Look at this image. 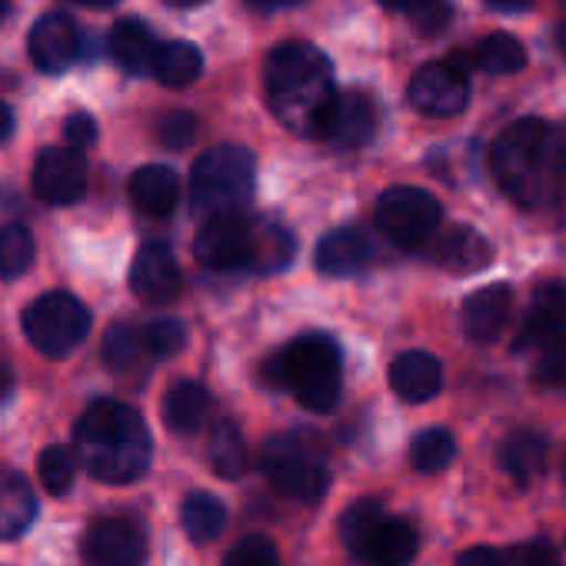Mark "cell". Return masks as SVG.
I'll return each instance as SVG.
<instances>
[{
	"instance_id": "obj_25",
	"label": "cell",
	"mask_w": 566,
	"mask_h": 566,
	"mask_svg": "<svg viewBox=\"0 0 566 566\" xmlns=\"http://www.w3.org/2000/svg\"><path fill=\"white\" fill-rule=\"evenodd\" d=\"M38 516V496L21 473H0V539H18Z\"/></svg>"
},
{
	"instance_id": "obj_7",
	"label": "cell",
	"mask_w": 566,
	"mask_h": 566,
	"mask_svg": "<svg viewBox=\"0 0 566 566\" xmlns=\"http://www.w3.org/2000/svg\"><path fill=\"white\" fill-rule=\"evenodd\" d=\"M260 467L266 480L297 503H317L331 490V467L317 437L304 430H287L266 440Z\"/></svg>"
},
{
	"instance_id": "obj_44",
	"label": "cell",
	"mask_w": 566,
	"mask_h": 566,
	"mask_svg": "<svg viewBox=\"0 0 566 566\" xmlns=\"http://www.w3.org/2000/svg\"><path fill=\"white\" fill-rule=\"evenodd\" d=\"M243 4L260 14H276V11H291V8L304 4V0H243Z\"/></svg>"
},
{
	"instance_id": "obj_4",
	"label": "cell",
	"mask_w": 566,
	"mask_h": 566,
	"mask_svg": "<svg viewBox=\"0 0 566 566\" xmlns=\"http://www.w3.org/2000/svg\"><path fill=\"white\" fill-rule=\"evenodd\" d=\"M297 253V240L287 227L273 220H253L237 213L207 217L193 237V256L217 273H280Z\"/></svg>"
},
{
	"instance_id": "obj_29",
	"label": "cell",
	"mask_w": 566,
	"mask_h": 566,
	"mask_svg": "<svg viewBox=\"0 0 566 566\" xmlns=\"http://www.w3.org/2000/svg\"><path fill=\"white\" fill-rule=\"evenodd\" d=\"M247 440H243V430L233 423V420H220L210 433V467L227 476V480H237L247 473Z\"/></svg>"
},
{
	"instance_id": "obj_1",
	"label": "cell",
	"mask_w": 566,
	"mask_h": 566,
	"mask_svg": "<svg viewBox=\"0 0 566 566\" xmlns=\"http://www.w3.org/2000/svg\"><path fill=\"white\" fill-rule=\"evenodd\" d=\"M490 170L516 207H553L566 193V130L539 117L510 124L490 150Z\"/></svg>"
},
{
	"instance_id": "obj_26",
	"label": "cell",
	"mask_w": 566,
	"mask_h": 566,
	"mask_svg": "<svg viewBox=\"0 0 566 566\" xmlns=\"http://www.w3.org/2000/svg\"><path fill=\"white\" fill-rule=\"evenodd\" d=\"M503 470L513 483L526 486L533 483L546 467V437L539 430H513L503 443Z\"/></svg>"
},
{
	"instance_id": "obj_33",
	"label": "cell",
	"mask_w": 566,
	"mask_h": 566,
	"mask_svg": "<svg viewBox=\"0 0 566 566\" xmlns=\"http://www.w3.org/2000/svg\"><path fill=\"white\" fill-rule=\"evenodd\" d=\"M476 67L486 74H520L526 67V51L510 34H490L476 44Z\"/></svg>"
},
{
	"instance_id": "obj_12",
	"label": "cell",
	"mask_w": 566,
	"mask_h": 566,
	"mask_svg": "<svg viewBox=\"0 0 566 566\" xmlns=\"http://www.w3.org/2000/svg\"><path fill=\"white\" fill-rule=\"evenodd\" d=\"M374 134H377L374 101L364 91H337L321 124V140L340 150H357V147H367Z\"/></svg>"
},
{
	"instance_id": "obj_11",
	"label": "cell",
	"mask_w": 566,
	"mask_h": 566,
	"mask_svg": "<svg viewBox=\"0 0 566 566\" xmlns=\"http://www.w3.org/2000/svg\"><path fill=\"white\" fill-rule=\"evenodd\" d=\"M34 190L44 203L71 207L87 193V164L77 147H48L34 164Z\"/></svg>"
},
{
	"instance_id": "obj_20",
	"label": "cell",
	"mask_w": 566,
	"mask_h": 566,
	"mask_svg": "<svg viewBox=\"0 0 566 566\" xmlns=\"http://www.w3.org/2000/svg\"><path fill=\"white\" fill-rule=\"evenodd\" d=\"M390 387L407 403H427L443 390V367L427 350H407L390 364Z\"/></svg>"
},
{
	"instance_id": "obj_51",
	"label": "cell",
	"mask_w": 566,
	"mask_h": 566,
	"mask_svg": "<svg viewBox=\"0 0 566 566\" xmlns=\"http://www.w3.org/2000/svg\"><path fill=\"white\" fill-rule=\"evenodd\" d=\"M4 11H8V0H0V18H4Z\"/></svg>"
},
{
	"instance_id": "obj_48",
	"label": "cell",
	"mask_w": 566,
	"mask_h": 566,
	"mask_svg": "<svg viewBox=\"0 0 566 566\" xmlns=\"http://www.w3.org/2000/svg\"><path fill=\"white\" fill-rule=\"evenodd\" d=\"M74 4H84V8H97V11H104V8H114L117 0H74Z\"/></svg>"
},
{
	"instance_id": "obj_21",
	"label": "cell",
	"mask_w": 566,
	"mask_h": 566,
	"mask_svg": "<svg viewBox=\"0 0 566 566\" xmlns=\"http://www.w3.org/2000/svg\"><path fill=\"white\" fill-rule=\"evenodd\" d=\"M160 41L154 38V31L137 21V18H124L111 28L107 38V51L114 57V64L130 74V77H147L154 71V57H157Z\"/></svg>"
},
{
	"instance_id": "obj_27",
	"label": "cell",
	"mask_w": 566,
	"mask_h": 566,
	"mask_svg": "<svg viewBox=\"0 0 566 566\" xmlns=\"http://www.w3.org/2000/svg\"><path fill=\"white\" fill-rule=\"evenodd\" d=\"M150 350L144 344V331H137L134 324H114L104 337V364L111 374L117 377H134L144 374L150 364Z\"/></svg>"
},
{
	"instance_id": "obj_22",
	"label": "cell",
	"mask_w": 566,
	"mask_h": 566,
	"mask_svg": "<svg viewBox=\"0 0 566 566\" xmlns=\"http://www.w3.org/2000/svg\"><path fill=\"white\" fill-rule=\"evenodd\" d=\"M420 536L417 526L403 516H380V523L374 526L367 549H364V563L370 566H407L417 556Z\"/></svg>"
},
{
	"instance_id": "obj_46",
	"label": "cell",
	"mask_w": 566,
	"mask_h": 566,
	"mask_svg": "<svg viewBox=\"0 0 566 566\" xmlns=\"http://www.w3.org/2000/svg\"><path fill=\"white\" fill-rule=\"evenodd\" d=\"M11 134H14V111L0 101V144H8Z\"/></svg>"
},
{
	"instance_id": "obj_50",
	"label": "cell",
	"mask_w": 566,
	"mask_h": 566,
	"mask_svg": "<svg viewBox=\"0 0 566 566\" xmlns=\"http://www.w3.org/2000/svg\"><path fill=\"white\" fill-rule=\"evenodd\" d=\"M380 4L390 8V11H407V8L413 4V0H380Z\"/></svg>"
},
{
	"instance_id": "obj_49",
	"label": "cell",
	"mask_w": 566,
	"mask_h": 566,
	"mask_svg": "<svg viewBox=\"0 0 566 566\" xmlns=\"http://www.w3.org/2000/svg\"><path fill=\"white\" fill-rule=\"evenodd\" d=\"M170 8H180V11H187V8H200V4H207V0H167Z\"/></svg>"
},
{
	"instance_id": "obj_28",
	"label": "cell",
	"mask_w": 566,
	"mask_h": 566,
	"mask_svg": "<svg viewBox=\"0 0 566 566\" xmlns=\"http://www.w3.org/2000/svg\"><path fill=\"white\" fill-rule=\"evenodd\" d=\"M200 67H203V57L193 44L187 41H170V44H160L157 48V57H154V77L167 87H187L200 77Z\"/></svg>"
},
{
	"instance_id": "obj_23",
	"label": "cell",
	"mask_w": 566,
	"mask_h": 566,
	"mask_svg": "<svg viewBox=\"0 0 566 566\" xmlns=\"http://www.w3.org/2000/svg\"><path fill=\"white\" fill-rule=\"evenodd\" d=\"M210 410H213V397L197 380H180L164 397V423L180 437L203 430V423L210 420Z\"/></svg>"
},
{
	"instance_id": "obj_35",
	"label": "cell",
	"mask_w": 566,
	"mask_h": 566,
	"mask_svg": "<svg viewBox=\"0 0 566 566\" xmlns=\"http://www.w3.org/2000/svg\"><path fill=\"white\" fill-rule=\"evenodd\" d=\"M38 473H41V483L54 496H64V493H71V486L77 480V460L64 447H48L38 460Z\"/></svg>"
},
{
	"instance_id": "obj_43",
	"label": "cell",
	"mask_w": 566,
	"mask_h": 566,
	"mask_svg": "<svg viewBox=\"0 0 566 566\" xmlns=\"http://www.w3.org/2000/svg\"><path fill=\"white\" fill-rule=\"evenodd\" d=\"M457 566H503V553L493 546H470L460 553Z\"/></svg>"
},
{
	"instance_id": "obj_19",
	"label": "cell",
	"mask_w": 566,
	"mask_h": 566,
	"mask_svg": "<svg viewBox=\"0 0 566 566\" xmlns=\"http://www.w3.org/2000/svg\"><path fill=\"white\" fill-rule=\"evenodd\" d=\"M314 260L324 276H357L374 260V243L357 227H337L321 237Z\"/></svg>"
},
{
	"instance_id": "obj_31",
	"label": "cell",
	"mask_w": 566,
	"mask_h": 566,
	"mask_svg": "<svg viewBox=\"0 0 566 566\" xmlns=\"http://www.w3.org/2000/svg\"><path fill=\"white\" fill-rule=\"evenodd\" d=\"M384 513H387V510H384L380 500L364 496V500L350 503V506L344 510V516H340V539H344V546H347L360 563H364L367 539H370V533H374V526L380 523Z\"/></svg>"
},
{
	"instance_id": "obj_8",
	"label": "cell",
	"mask_w": 566,
	"mask_h": 566,
	"mask_svg": "<svg viewBox=\"0 0 566 566\" xmlns=\"http://www.w3.org/2000/svg\"><path fill=\"white\" fill-rule=\"evenodd\" d=\"M91 334V311L67 291H51L24 311V337L44 357H71Z\"/></svg>"
},
{
	"instance_id": "obj_5",
	"label": "cell",
	"mask_w": 566,
	"mask_h": 566,
	"mask_svg": "<svg viewBox=\"0 0 566 566\" xmlns=\"http://www.w3.org/2000/svg\"><path fill=\"white\" fill-rule=\"evenodd\" d=\"M266 380L276 390H287L314 413H331L344 390V357L340 347L324 334L297 337L266 364Z\"/></svg>"
},
{
	"instance_id": "obj_30",
	"label": "cell",
	"mask_w": 566,
	"mask_h": 566,
	"mask_svg": "<svg viewBox=\"0 0 566 566\" xmlns=\"http://www.w3.org/2000/svg\"><path fill=\"white\" fill-rule=\"evenodd\" d=\"M180 520H184V530L193 543H210L223 533V523H227V510L223 503L213 496V493H190L180 506Z\"/></svg>"
},
{
	"instance_id": "obj_40",
	"label": "cell",
	"mask_w": 566,
	"mask_h": 566,
	"mask_svg": "<svg viewBox=\"0 0 566 566\" xmlns=\"http://www.w3.org/2000/svg\"><path fill=\"white\" fill-rule=\"evenodd\" d=\"M193 134H197V117H193L190 111H170V114L160 120V127H157L160 144L170 147V150L190 147V144H193Z\"/></svg>"
},
{
	"instance_id": "obj_13",
	"label": "cell",
	"mask_w": 566,
	"mask_h": 566,
	"mask_svg": "<svg viewBox=\"0 0 566 566\" xmlns=\"http://www.w3.org/2000/svg\"><path fill=\"white\" fill-rule=\"evenodd\" d=\"M184 287L180 263L164 240H147L130 263V291L144 304H170Z\"/></svg>"
},
{
	"instance_id": "obj_42",
	"label": "cell",
	"mask_w": 566,
	"mask_h": 566,
	"mask_svg": "<svg viewBox=\"0 0 566 566\" xmlns=\"http://www.w3.org/2000/svg\"><path fill=\"white\" fill-rule=\"evenodd\" d=\"M64 137H67L71 147L84 150V147H91V144L97 140V120H94L91 114L77 111V114H71V117L64 120Z\"/></svg>"
},
{
	"instance_id": "obj_18",
	"label": "cell",
	"mask_w": 566,
	"mask_h": 566,
	"mask_svg": "<svg viewBox=\"0 0 566 566\" xmlns=\"http://www.w3.org/2000/svg\"><path fill=\"white\" fill-rule=\"evenodd\" d=\"M510 311H513V291L506 283H490V287L467 297L460 314L463 334L476 344H493L503 334Z\"/></svg>"
},
{
	"instance_id": "obj_41",
	"label": "cell",
	"mask_w": 566,
	"mask_h": 566,
	"mask_svg": "<svg viewBox=\"0 0 566 566\" xmlns=\"http://www.w3.org/2000/svg\"><path fill=\"white\" fill-rule=\"evenodd\" d=\"M503 566H563L559 553L546 539H530L503 553Z\"/></svg>"
},
{
	"instance_id": "obj_17",
	"label": "cell",
	"mask_w": 566,
	"mask_h": 566,
	"mask_svg": "<svg viewBox=\"0 0 566 566\" xmlns=\"http://www.w3.org/2000/svg\"><path fill=\"white\" fill-rule=\"evenodd\" d=\"M427 256L450 273H476L490 266L493 250L473 227H447L430 237Z\"/></svg>"
},
{
	"instance_id": "obj_24",
	"label": "cell",
	"mask_w": 566,
	"mask_h": 566,
	"mask_svg": "<svg viewBox=\"0 0 566 566\" xmlns=\"http://www.w3.org/2000/svg\"><path fill=\"white\" fill-rule=\"evenodd\" d=\"M130 200L150 217H164L180 200V177L164 164H147L130 177Z\"/></svg>"
},
{
	"instance_id": "obj_14",
	"label": "cell",
	"mask_w": 566,
	"mask_h": 566,
	"mask_svg": "<svg viewBox=\"0 0 566 566\" xmlns=\"http://www.w3.org/2000/svg\"><path fill=\"white\" fill-rule=\"evenodd\" d=\"M147 536L130 520H97L84 536L87 566H144Z\"/></svg>"
},
{
	"instance_id": "obj_45",
	"label": "cell",
	"mask_w": 566,
	"mask_h": 566,
	"mask_svg": "<svg viewBox=\"0 0 566 566\" xmlns=\"http://www.w3.org/2000/svg\"><path fill=\"white\" fill-rule=\"evenodd\" d=\"M533 4V0H486V8L500 11V14H520Z\"/></svg>"
},
{
	"instance_id": "obj_37",
	"label": "cell",
	"mask_w": 566,
	"mask_h": 566,
	"mask_svg": "<svg viewBox=\"0 0 566 566\" xmlns=\"http://www.w3.org/2000/svg\"><path fill=\"white\" fill-rule=\"evenodd\" d=\"M407 18L420 38H440L453 21V4L450 0H413L407 8Z\"/></svg>"
},
{
	"instance_id": "obj_6",
	"label": "cell",
	"mask_w": 566,
	"mask_h": 566,
	"mask_svg": "<svg viewBox=\"0 0 566 566\" xmlns=\"http://www.w3.org/2000/svg\"><path fill=\"white\" fill-rule=\"evenodd\" d=\"M256 160L240 144H217L197 157L190 174V207L200 217L237 213L250 203Z\"/></svg>"
},
{
	"instance_id": "obj_9",
	"label": "cell",
	"mask_w": 566,
	"mask_h": 566,
	"mask_svg": "<svg viewBox=\"0 0 566 566\" xmlns=\"http://www.w3.org/2000/svg\"><path fill=\"white\" fill-rule=\"evenodd\" d=\"M374 220H377V230L390 243H397L403 250H420L440 230L443 207L423 187H390L380 193V200L374 207Z\"/></svg>"
},
{
	"instance_id": "obj_3",
	"label": "cell",
	"mask_w": 566,
	"mask_h": 566,
	"mask_svg": "<svg viewBox=\"0 0 566 566\" xmlns=\"http://www.w3.org/2000/svg\"><path fill=\"white\" fill-rule=\"evenodd\" d=\"M74 447L84 470L111 486H127L140 480L154 457V440L144 423V417L120 400H94L77 427H74Z\"/></svg>"
},
{
	"instance_id": "obj_16",
	"label": "cell",
	"mask_w": 566,
	"mask_h": 566,
	"mask_svg": "<svg viewBox=\"0 0 566 566\" xmlns=\"http://www.w3.org/2000/svg\"><path fill=\"white\" fill-rule=\"evenodd\" d=\"M559 334H566V280H549L530 301L516 350H536Z\"/></svg>"
},
{
	"instance_id": "obj_36",
	"label": "cell",
	"mask_w": 566,
	"mask_h": 566,
	"mask_svg": "<svg viewBox=\"0 0 566 566\" xmlns=\"http://www.w3.org/2000/svg\"><path fill=\"white\" fill-rule=\"evenodd\" d=\"M144 344H147V350H150L154 360L177 357V354L187 347V331H184V324L174 321V317H157L154 324H147Z\"/></svg>"
},
{
	"instance_id": "obj_15",
	"label": "cell",
	"mask_w": 566,
	"mask_h": 566,
	"mask_svg": "<svg viewBox=\"0 0 566 566\" xmlns=\"http://www.w3.org/2000/svg\"><path fill=\"white\" fill-rule=\"evenodd\" d=\"M28 54L41 74H64L81 57V31L67 14H44L28 38Z\"/></svg>"
},
{
	"instance_id": "obj_2",
	"label": "cell",
	"mask_w": 566,
	"mask_h": 566,
	"mask_svg": "<svg viewBox=\"0 0 566 566\" xmlns=\"http://www.w3.org/2000/svg\"><path fill=\"white\" fill-rule=\"evenodd\" d=\"M263 91L273 117L297 137H321V124L337 94L331 57L307 44H276L263 67Z\"/></svg>"
},
{
	"instance_id": "obj_39",
	"label": "cell",
	"mask_w": 566,
	"mask_h": 566,
	"mask_svg": "<svg viewBox=\"0 0 566 566\" xmlns=\"http://www.w3.org/2000/svg\"><path fill=\"white\" fill-rule=\"evenodd\" d=\"M536 350H539L536 367H533L536 384H543V387H563L566 384V334L546 340Z\"/></svg>"
},
{
	"instance_id": "obj_10",
	"label": "cell",
	"mask_w": 566,
	"mask_h": 566,
	"mask_svg": "<svg viewBox=\"0 0 566 566\" xmlns=\"http://www.w3.org/2000/svg\"><path fill=\"white\" fill-rule=\"evenodd\" d=\"M410 104L423 114V117H457L467 104H470V74L467 64L460 61V54H453L450 61H437V64H423L413 81H410Z\"/></svg>"
},
{
	"instance_id": "obj_32",
	"label": "cell",
	"mask_w": 566,
	"mask_h": 566,
	"mask_svg": "<svg viewBox=\"0 0 566 566\" xmlns=\"http://www.w3.org/2000/svg\"><path fill=\"white\" fill-rule=\"evenodd\" d=\"M453 457H457V440L443 427H430L417 433L410 443V463L420 473H440L453 463Z\"/></svg>"
},
{
	"instance_id": "obj_38",
	"label": "cell",
	"mask_w": 566,
	"mask_h": 566,
	"mask_svg": "<svg viewBox=\"0 0 566 566\" xmlns=\"http://www.w3.org/2000/svg\"><path fill=\"white\" fill-rule=\"evenodd\" d=\"M223 566H280L276 543L263 533L243 536L223 559Z\"/></svg>"
},
{
	"instance_id": "obj_34",
	"label": "cell",
	"mask_w": 566,
	"mask_h": 566,
	"mask_svg": "<svg viewBox=\"0 0 566 566\" xmlns=\"http://www.w3.org/2000/svg\"><path fill=\"white\" fill-rule=\"evenodd\" d=\"M34 263V233L24 223H8L0 230V280H14Z\"/></svg>"
},
{
	"instance_id": "obj_47",
	"label": "cell",
	"mask_w": 566,
	"mask_h": 566,
	"mask_svg": "<svg viewBox=\"0 0 566 566\" xmlns=\"http://www.w3.org/2000/svg\"><path fill=\"white\" fill-rule=\"evenodd\" d=\"M11 384H14V380H11V370H8L4 364H0V400H4V397L11 394Z\"/></svg>"
}]
</instances>
